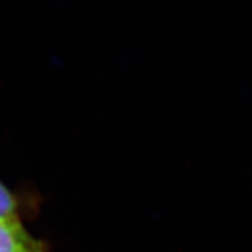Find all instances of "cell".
<instances>
[{
  "mask_svg": "<svg viewBox=\"0 0 252 252\" xmlns=\"http://www.w3.org/2000/svg\"><path fill=\"white\" fill-rule=\"evenodd\" d=\"M0 252H49V246L32 236L17 218L0 220Z\"/></svg>",
  "mask_w": 252,
  "mask_h": 252,
  "instance_id": "obj_1",
  "label": "cell"
},
{
  "mask_svg": "<svg viewBox=\"0 0 252 252\" xmlns=\"http://www.w3.org/2000/svg\"><path fill=\"white\" fill-rule=\"evenodd\" d=\"M22 202L20 196L0 179V220L21 218Z\"/></svg>",
  "mask_w": 252,
  "mask_h": 252,
  "instance_id": "obj_2",
  "label": "cell"
}]
</instances>
